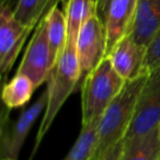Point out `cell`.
Returning <instances> with one entry per match:
<instances>
[{
	"instance_id": "obj_16",
	"label": "cell",
	"mask_w": 160,
	"mask_h": 160,
	"mask_svg": "<svg viewBox=\"0 0 160 160\" xmlns=\"http://www.w3.org/2000/svg\"><path fill=\"white\" fill-rule=\"evenodd\" d=\"M59 2L62 0H18L13 12L21 23L35 29L47 12Z\"/></svg>"
},
{
	"instance_id": "obj_9",
	"label": "cell",
	"mask_w": 160,
	"mask_h": 160,
	"mask_svg": "<svg viewBox=\"0 0 160 160\" xmlns=\"http://www.w3.org/2000/svg\"><path fill=\"white\" fill-rule=\"evenodd\" d=\"M147 46L137 43L128 34L123 38L108 53L112 66L124 80H131L140 76L145 71Z\"/></svg>"
},
{
	"instance_id": "obj_4",
	"label": "cell",
	"mask_w": 160,
	"mask_h": 160,
	"mask_svg": "<svg viewBox=\"0 0 160 160\" xmlns=\"http://www.w3.org/2000/svg\"><path fill=\"white\" fill-rule=\"evenodd\" d=\"M160 127V67L149 70L138 98L135 115L123 142L142 137Z\"/></svg>"
},
{
	"instance_id": "obj_13",
	"label": "cell",
	"mask_w": 160,
	"mask_h": 160,
	"mask_svg": "<svg viewBox=\"0 0 160 160\" xmlns=\"http://www.w3.org/2000/svg\"><path fill=\"white\" fill-rule=\"evenodd\" d=\"M67 20V42L76 44L82 25L97 14L94 0H69L64 7Z\"/></svg>"
},
{
	"instance_id": "obj_19",
	"label": "cell",
	"mask_w": 160,
	"mask_h": 160,
	"mask_svg": "<svg viewBox=\"0 0 160 160\" xmlns=\"http://www.w3.org/2000/svg\"><path fill=\"white\" fill-rule=\"evenodd\" d=\"M123 150H124V142L122 140V142L109 147L97 160H121Z\"/></svg>"
},
{
	"instance_id": "obj_5",
	"label": "cell",
	"mask_w": 160,
	"mask_h": 160,
	"mask_svg": "<svg viewBox=\"0 0 160 160\" xmlns=\"http://www.w3.org/2000/svg\"><path fill=\"white\" fill-rule=\"evenodd\" d=\"M47 105V91L42 92L38 99L22 113L14 123L9 118V110L6 108L1 114L0 126V144H1V158L18 159L24 140L29 135L32 126L38 116L45 111Z\"/></svg>"
},
{
	"instance_id": "obj_18",
	"label": "cell",
	"mask_w": 160,
	"mask_h": 160,
	"mask_svg": "<svg viewBox=\"0 0 160 160\" xmlns=\"http://www.w3.org/2000/svg\"><path fill=\"white\" fill-rule=\"evenodd\" d=\"M157 67H160V29L153 35L150 43L147 45L146 60H145V68L148 71Z\"/></svg>"
},
{
	"instance_id": "obj_17",
	"label": "cell",
	"mask_w": 160,
	"mask_h": 160,
	"mask_svg": "<svg viewBox=\"0 0 160 160\" xmlns=\"http://www.w3.org/2000/svg\"><path fill=\"white\" fill-rule=\"evenodd\" d=\"M98 138V124L81 126L77 140L62 160H93Z\"/></svg>"
},
{
	"instance_id": "obj_12",
	"label": "cell",
	"mask_w": 160,
	"mask_h": 160,
	"mask_svg": "<svg viewBox=\"0 0 160 160\" xmlns=\"http://www.w3.org/2000/svg\"><path fill=\"white\" fill-rule=\"evenodd\" d=\"M48 36L49 51H51V65L52 67L57 62L62 54L64 53L67 44V20L65 11L56 3L44 17Z\"/></svg>"
},
{
	"instance_id": "obj_6",
	"label": "cell",
	"mask_w": 160,
	"mask_h": 160,
	"mask_svg": "<svg viewBox=\"0 0 160 160\" xmlns=\"http://www.w3.org/2000/svg\"><path fill=\"white\" fill-rule=\"evenodd\" d=\"M32 31L16 18L13 8L0 5V71L3 76L10 72Z\"/></svg>"
},
{
	"instance_id": "obj_2",
	"label": "cell",
	"mask_w": 160,
	"mask_h": 160,
	"mask_svg": "<svg viewBox=\"0 0 160 160\" xmlns=\"http://www.w3.org/2000/svg\"><path fill=\"white\" fill-rule=\"evenodd\" d=\"M149 71L131 80L108 107L98 124V138L93 160H97L109 147L124 140L135 115L139 93Z\"/></svg>"
},
{
	"instance_id": "obj_14",
	"label": "cell",
	"mask_w": 160,
	"mask_h": 160,
	"mask_svg": "<svg viewBox=\"0 0 160 160\" xmlns=\"http://www.w3.org/2000/svg\"><path fill=\"white\" fill-rule=\"evenodd\" d=\"M121 160H160V127L138 139L124 142Z\"/></svg>"
},
{
	"instance_id": "obj_3",
	"label": "cell",
	"mask_w": 160,
	"mask_h": 160,
	"mask_svg": "<svg viewBox=\"0 0 160 160\" xmlns=\"http://www.w3.org/2000/svg\"><path fill=\"white\" fill-rule=\"evenodd\" d=\"M125 82L108 57L86 75L81 86V126L99 124Z\"/></svg>"
},
{
	"instance_id": "obj_23",
	"label": "cell",
	"mask_w": 160,
	"mask_h": 160,
	"mask_svg": "<svg viewBox=\"0 0 160 160\" xmlns=\"http://www.w3.org/2000/svg\"><path fill=\"white\" fill-rule=\"evenodd\" d=\"M1 160H18V159H12V158H1Z\"/></svg>"
},
{
	"instance_id": "obj_22",
	"label": "cell",
	"mask_w": 160,
	"mask_h": 160,
	"mask_svg": "<svg viewBox=\"0 0 160 160\" xmlns=\"http://www.w3.org/2000/svg\"><path fill=\"white\" fill-rule=\"evenodd\" d=\"M69 0H62V5H64V7L67 5V2H68Z\"/></svg>"
},
{
	"instance_id": "obj_10",
	"label": "cell",
	"mask_w": 160,
	"mask_h": 160,
	"mask_svg": "<svg viewBox=\"0 0 160 160\" xmlns=\"http://www.w3.org/2000/svg\"><path fill=\"white\" fill-rule=\"evenodd\" d=\"M139 0H111L104 21L107 32V55L118 42L131 34Z\"/></svg>"
},
{
	"instance_id": "obj_1",
	"label": "cell",
	"mask_w": 160,
	"mask_h": 160,
	"mask_svg": "<svg viewBox=\"0 0 160 160\" xmlns=\"http://www.w3.org/2000/svg\"><path fill=\"white\" fill-rule=\"evenodd\" d=\"M81 78L82 75L76 51V44L67 42L64 53L62 54L57 62L52 67L47 77V105L36 134L30 160L33 159L35 156L36 151L41 146V142L51 128L56 115L66 102L68 97L76 89Z\"/></svg>"
},
{
	"instance_id": "obj_11",
	"label": "cell",
	"mask_w": 160,
	"mask_h": 160,
	"mask_svg": "<svg viewBox=\"0 0 160 160\" xmlns=\"http://www.w3.org/2000/svg\"><path fill=\"white\" fill-rule=\"evenodd\" d=\"M160 29V0H139L131 35L147 46Z\"/></svg>"
},
{
	"instance_id": "obj_24",
	"label": "cell",
	"mask_w": 160,
	"mask_h": 160,
	"mask_svg": "<svg viewBox=\"0 0 160 160\" xmlns=\"http://www.w3.org/2000/svg\"><path fill=\"white\" fill-rule=\"evenodd\" d=\"M94 1H96V0H94Z\"/></svg>"
},
{
	"instance_id": "obj_20",
	"label": "cell",
	"mask_w": 160,
	"mask_h": 160,
	"mask_svg": "<svg viewBox=\"0 0 160 160\" xmlns=\"http://www.w3.org/2000/svg\"><path fill=\"white\" fill-rule=\"evenodd\" d=\"M111 0H96V7H97V16L100 18V20L104 23L105 18H107L108 10Z\"/></svg>"
},
{
	"instance_id": "obj_7",
	"label": "cell",
	"mask_w": 160,
	"mask_h": 160,
	"mask_svg": "<svg viewBox=\"0 0 160 160\" xmlns=\"http://www.w3.org/2000/svg\"><path fill=\"white\" fill-rule=\"evenodd\" d=\"M76 51L83 78L107 57V32L97 14L82 25L76 41Z\"/></svg>"
},
{
	"instance_id": "obj_15",
	"label": "cell",
	"mask_w": 160,
	"mask_h": 160,
	"mask_svg": "<svg viewBox=\"0 0 160 160\" xmlns=\"http://www.w3.org/2000/svg\"><path fill=\"white\" fill-rule=\"evenodd\" d=\"M35 85L28 76L17 72L2 88V102L8 109L22 108L31 100Z\"/></svg>"
},
{
	"instance_id": "obj_21",
	"label": "cell",
	"mask_w": 160,
	"mask_h": 160,
	"mask_svg": "<svg viewBox=\"0 0 160 160\" xmlns=\"http://www.w3.org/2000/svg\"><path fill=\"white\" fill-rule=\"evenodd\" d=\"M17 1H18V0H1L0 5H8L14 9V7H16V5H17Z\"/></svg>"
},
{
	"instance_id": "obj_8",
	"label": "cell",
	"mask_w": 160,
	"mask_h": 160,
	"mask_svg": "<svg viewBox=\"0 0 160 160\" xmlns=\"http://www.w3.org/2000/svg\"><path fill=\"white\" fill-rule=\"evenodd\" d=\"M51 65L48 36L44 18L40 21L30 40L17 72L28 76L36 88L47 80Z\"/></svg>"
}]
</instances>
